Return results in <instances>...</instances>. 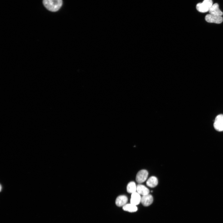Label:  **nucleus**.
Segmentation results:
<instances>
[{"instance_id": "1", "label": "nucleus", "mask_w": 223, "mask_h": 223, "mask_svg": "<svg viewBox=\"0 0 223 223\" xmlns=\"http://www.w3.org/2000/svg\"><path fill=\"white\" fill-rule=\"evenodd\" d=\"M46 8L52 12H56L59 9L62 5V0H43Z\"/></svg>"}, {"instance_id": "2", "label": "nucleus", "mask_w": 223, "mask_h": 223, "mask_svg": "<svg viewBox=\"0 0 223 223\" xmlns=\"http://www.w3.org/2000/svg\"><path fill=\"white\" fill-rule=\"evenodd\" d=\"M212 5V0H204L202 2L197 4L196 8L200 12H206L209 11Z\"/></svg>"}, {"instance_id": "3", "label": "nucleus", "mask_w": 223, "mask_h": 223, "mask_svg": "<svg viewBox=\"0 0 223 223\" xmlns=\"http://www.w3.org/2000/svg\"><path fill=\"white\" fill-rule=\"evenodd\" d=\"M205 20L208 22L218 24L221 23L223 21V18L221 16L210 14L206 15Z\"/></svg>"}, {"instance_id": "4", "label": "nucleus", "mask_w": 223, "mask_h": 223, "mask_svg": "<svg viewBox=\"0 0 223 223\" xmlns=\"http://www.w3.org/2000/svg\"><path fill=\"white\" fill-rule=\"evenodd\" d=\"M213 125L215 129L217 131H223V115H219L216 117Z\"/></svg>"}, {"instance_id": "5", "label": "nucleus", "mask_w": 223, "mask_h": 223, "mask_svg": "<svg viewBox=\"0 0 223 223\" xmlns=\"http://www.w3.org/2000/svg\"><path fill=\"white\" fill-rule=\"evenodd\" d=\"M148 173L147 170L142 169L139 171L137 173L136 178L137 182L141 183L144 182L147 179Z\"/></svg>"}, {"instance_id": "6", "label": "nucleus", "mask_w": 223, "mask_h": 223, "mask_svg": "<svg viewBox=\"0 0 223 223\" xmlns=\"http://www.w3.org/2000/svg\"><path fill=\"white\" fill-rule=\"evenodd\" d=\"M153 200L152 196L148 194L141 197V202L145 206H148L151 204Z\"/></svg>"}, {"instance_id": "7", "label": "nucleus", "mask_w": 223, "mask_h": 223, "mask_svg": "<svg viewBox=\"0 0 223 223\" xmlns=\"http://www.w3.org/2000/svg\"><path fill=\"white\" fill-rule=\"evenodd\" d=\"M209 12L210 14L221 16L223 13L219 8V5L217 3H215L212 5L210 8Z\"/></svg>"}, {"instance_id": "8", "label": "nucleus", "mask_w": 223, "mask_h": 223, "mask_svg": "<svg viewBox=\"0 0 223 223\" xmlns=\"http://www.w3.org/2000/svg\"><path fill=\"white\" fill-rule=\"evenodd\" d=\"M141 198L140 195L137 192L133 193L131 194L130 203L136 206L141 202Z\"/></svg>"}, {"instance_id": "9", "label": "nucleus", "mask_w": 223, "mask_h": 223, "mask_svg": "<svg viewBox=\"0 0 223 223\" xmlns=\"http://www.w3.org/2000/svg\"><path fill=\"white\" fill-rule=\"evenodd\" d=\"M128 200V198L126 196L120 195L116 198L115 203L116 205L118 207H123L127 204Z\"/></svg>"}, {"instance_id": "10", "label": "nucleus", "mask_w": 223, "mask_h": 223, "mask_svg": "<svg viewBox=\"0 0 223 223\" xmlns=\"http://www.w3.org/2000/svg\"><path fill=\"white\" fill-rule=\"evenodd\" d=\"M137 191L140 195H142L148 194L149 193V189L145 186L141 184L137 186Z\"/></svg>"}, {"instance_id": "11", "label": "nucleus", "mask_w": 223, "mask_h": 223, "mask_svg": "<svg viewBox=\"0 0 223 223\" xmlns=\"http://www.w3.org/2000/svg\"><path fill=\"white\" fill-rule=\"evenodd\" d=\"M158 184V180L157 178L155 176L150 177L147 181L146 185L151 188L155 187Z\"/></svg>"}, {"instance_id": "12", "label": "nucleus", "mask_w": 223, "mask_h": 223, "mask_svg": "<svg viewBox=\"0 0 223 223\" xmlns=\"http://www.w3.org/2000/svg\"><path fill=\"white\" fill-rule=\"evenodd\" d=\"M124 210L130 212H136L138 210V208L136 205L132 204H126L122 207Z\"/></svg>"}, {"instance_id": "13", "label": "nucleus", "mask_w": 223, "mask_h": 223, "mask_svg": "<svg viewBox=\"0 0 223 223\" xmlns=\"http://www.w3.org/2000/svg\"><path fill=\"white\" fill-rule=\"evenodd\" d=\"M127 190L128 193H133L136 192L137 186L133 181H131L128 183L127 186Z\"/></svg>"}]
</instances>
